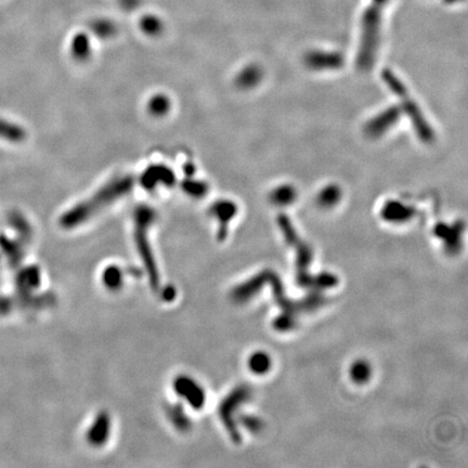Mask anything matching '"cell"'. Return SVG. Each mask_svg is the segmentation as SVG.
<instances>
[{"label": "cell", "mask_w": 468, "mask_h": 468, "mask_svg": "<svg viewBox=\"0 0 468 468\" xmlns=\"http://www.w3.org/2000/svg\"><path fill=\"white\" fill-rule=\"evenodd\" d=\"M133 178L131 176H120L112 179L106 185H103L102 188L99 189L93 196L66 212L61 218V225L64 228L72 229L89 221L93 215L102 211L103 208L126 196L133 189Z\"/></svg>", "instance_id": "obj_1"}, {"label": "cell", "mask_w": 468, "mask_h": 468, "mask_svg": "<svg viewBox=\"0 0 468 468\" xmlns=\"http://www.w3.org/2000/svg\"><path fill=\"white\" fill-rule=\"evenodd\" d=\"M389 0H371L361 18L357 66L361 71L373 68L381 41L382 26L385 8Z\"/></svg>", "instance_id": "obj_2"}, {"label": "cell", "mask_w": 468, "mask_h": 468, "mask_svg": "<svg viewBox=\"0 0 468 468\" xmlns=\"http://www.w3.org/2000/svg\"><path fill=\"white\" fill-rule=\"evenodd\" d=\"M382 77L389 91H393V93H395L397 98L400 100L401 109L410 118L418 138L425 143L433 142L435 135H433L429 120H426L423 111L418 106V102H415L400 78H398V76L389 68L383 71Z\"/></svg>", "instance_id": "obj_3"}, {"label": "cell", "mask_w": 468, "mask_h": 468, "mask_svg": "<svg viewBox=\"0 0 468 468\" xmlns=\"http://www.w3.org/2000/svg\"><path fill=\"white\" fill-rule=\"evenodd\" d=\"M153 215L150 209L142 208L138 211L135 216V242L138 245V250L140 251L141 257L144 261L147 268L150 273L151 284L153 288L158 286V273L156 269V263L153 259L151 248L149 246L148 238H147V229L152 221Z\"/></svg>", "instance_id": "obj_4"}, {"label": "cell", "mask_w": 468, "mask_h": 468, "mask_svg": "<svg viewBox=\"0 0 468 468\" xmlns=\"http://www.w3.org/2000/svg\"><path fill=\"white\" fill-rule=\"evenodd\" d=\"M400 118V110L396 106H391L387 110L380 113L377 116L372 118L366 125V133L371 137H380L396 125Z\"/></svg>", "instance_id": "obj_5"}, {"label": "cell", "mask_w": 468, "mask_h": 468, "mask_svg": "<svg viewBox=\"0 0 468 468\" xmlns=\"http://www.w3.org/2000/svg\"><path fill=\"white\" fill-rule=\"evenodd\" d=\"M343 58L337 53L313 51L306 57L307 66L313 70H336L343 66Z\"/></svg>", "instance_id": "obj_6"}, {"label": "cell", "mask_w": 468, "mask_h": 468, "mask_svg": "<svg viewBox=\"0 0 468 468\" xmlns=\"http://www.w3.org/2000/svg\"><path fill=\"white\" fill-rule=\"evenodd\" d=\"M175 386L176 391L181 397L183 396L187 398L189 403L192 404L194 408L198 409L203 406L205 396H204L203 391L194 382L191 381L189 378L180 377L176 381Z\"/></svg>", "instance_id": "obj_7"}, {"label": "cell", "mask_w": 468, "mask_h": 468, "mask_svg": "<svg viewBox=\"0 0 468 468\" xmlns=\"http://www.w3.org/2000/svg\"><path fill=\"white\" fill-rule=\"evenodd\" d=\"M109 433H110L109 416L106 414H100L88 433V440L95 446H101L108 439Z\"/></svg>", "instance_id": "obj_8"}, {"label": "cell", "mask_w": 468, "mask_h": 468, "mask_svg": "<svg viewBox=\"0 0 468 468\" xmlns=\"http://www.w3.org/2000/svg\"><path fill=\"white\" fill-rule=\"evenodd\" d=\"M413 209L403 205L400 202H389L384 207L383 217L391 223H402L413 216Z\"/></svg>", "instance_id": "obj_9"}, {"label": "cell", "mask_w": 468, "mask_h": 468, "mask_svg": "<svg viewBox=\"0 0 468 468\" xmlns=\"http://www.w3.org/2000/svg\"><path fill=\"white\" fill-rule=\"evenodd\" d=\"M248 366L253 373L265 374L271 368L270 357L263 351L253 353L248 360Z\"/></svg>", "instance_id": "obj_10"}, {"label": "cell", "mask_w": 468, "mask_h": 468, "mask_svg": "<svg viewBox=\"0 0 468 468\" xmlns=\"http://www.w3.org/2000/svg\"><path fill=\"white\" fill-rule=\"evenodd\" d=\"M236 213V206L229 200L216 204L215 207H214V214H215L216 217H218V219L221 221V227H223V228L227 227L229 221L232 219Z\"/></svg>", "instance_id": "obj_11"}, {"label": "cell", "mask_w": 468, "mask_h": 468, "mask_svg": "<svg viewBox=\"0 0 468 468\" xmlns=\"http://www.w3.org/2000/svg\"><path fill=\"white\" fill-rule=\"evenodd\" d=\"M296 198V190L290 185H282L273 191L271 200L278 205H290Z\"/></svg>", "instance_id": "obj_12"}, {"label": "cell", "mask_w": 468, "mask_h": 468, "mask_svg": "<svg viewBox=\"0 0 468 468\" xmlns=\"http://www.w3.org/2000/svg\"><path fill=\"white\" fill-rule=\"evenodd\" d=\"M261 77V70L257 66H248L240 73V75L238 76V84L243 88L254 87L259 83Z\"/></svg>", "instance_id": "obj_13"}, {"label": "cell", "mask_w": 468, "mask_h": 468, "mask_svg": "<svg viewBox=\"0 0 468 468\" xmlns=\"http://www.w3.org/2000/svg\"><path fill=\"white\" fill-rule=\"evenodd\" d=\"M350 376L355 383H366L371 377L370 364L364 360L356 361L351 366Z\"/></svg>", "instance_id": "obj_14"}, {"label": "cell", "mask_w": 468, "mask_h": 468, "mask_svg": "<svg viewBox=\"0 0 468 468\" xmlns=\"http://www.w3.org/2000/svg\"><path fill=\"white\" fill-rule=\"evenodd\" d=\"M341 198V190L336 185H328V188L321 191L318 196L319 203L324 207L335 205Z\"/></svg>", "instance_id": "obj_15"}, {"label": "cell", "mask_w": 468, "mask_h": 468, "mask_svg": "<svg viewBox=\"0 0 468 468\" xmlns=\"http://www.w3.org/2000/svg\"><path fill=\"white\" fill-rule=\"evenodd\" d=\"M103 282L106 288L111 290H116L120 288V284L123 283V276L120 269L116 267H110L103 273Z\"/></svg>", "instance_id": "obj_16"}, {"label": "cell", "mask_w": 468, "mask_h": 468, "mask_svg": "<svg viewBox=\"0 0 468 468\" xmlns=\"http://www.w3.org/2000/svg\"><path fill=\"white\" fill-rule=\"evenodd\" d=\"M169 101L164 95H156L150 101V111L156 115H164L169 110Z\"/></svg>", "instance_id": "obj_17"}]
</instances>
